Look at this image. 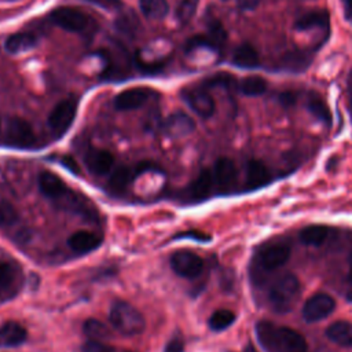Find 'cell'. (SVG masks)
<instances>
[{"mask_svg":"<svg viewBox=\"0 0 352 352\" xmlns=\"http://www.w3.org/2000/svg\"><path fill=\"white\" fill-rule=\"evenodd\" d=\"M110 322L124 336L140 334L146 327L143 315L126 301H117L111 305Z\"/></svg>","mask_w":352,"mask_h":352,"instance_id":"cell-4","label":"cell"},{"mask_svg":"<svg viewBox=\"0 0 352 352\" xmlns=\"http://www.w3.org/2000/svg\"><path fill=\"white\" fill-rule=\"evenodd\" d=\"M100 242H102V238L98 234H95L92 231H87V230H80V231L72 234L67 241L69 248L73 252L80 253V254L95 250L100 245Z\"/></svg>","mask_w":352,"mask_h":352,"instance_id":"cell-16","label":"cell"},{"mask_svg":"<svg viewBox=\"0 0 352 352\" xmlns=\"http://www.w3.org/2000/svg\"><path fill=\"white\" fill-rule=\"evenodd\" d=\"M195 128V124L191 117L184 113H173L164 122V131L168 136L180 138L191 133Z\"/></svg>","mask_w":352,"mask_h":352,"instance_id":"cell-14","label":"cell"},{"mask_svg":"<svg viewBox=\"0 0 352 352\" xmlns=\"http://www.w3.org/2000/svg\"><path fill=\"white\" fill-rule=\"evenodd\" d=\"M139 4L142 12L150 19H161L169 11L166 0H140Z\"/></svg>","mask_w":352,"mask_h":352,"instance_id":"cell-26","label":"cell"},{"mask_svg":"<svg viewBox=\"0 0 352 352\" xmlns=\"http://www.w3.org/2000/svg\"><path fill=\"white\" fill-rule=\"evenodd\" d=\"M37 45V38L29 32H19L10 34L4 41V48L10 54H21Z\"/></svg>","mask_w":352,"mask_h":352,"instance_id":"cell-18","label":"cell"},{"mask_svg":"<svg viewBox=\"0 0 352 352\" xmlns=\"http://www.w3.org/2000/svg\"><path fill=\"white\" fill-rule=\"evenodd\" d=\"M85 164L92 173L106 175L114 165V157L107 150L91 148L85 155Z\"/></svg>","mask_w":352,"mask_h":352,"instance_id":"cell-15","label":"cell"},{"mask_svg":"<svg viewBox=\"0 0 352 352\" xmlns=\"http://www.w3.org/2000/svg\"><path fill=\"white\" fill-rule=\"evenodd\" d=\"M172 270L183 278H197L204 271L202 258L190 250H177L170 256Z\"/></svg>","mask_w":352,"mask_h":352,"instance_id":"cell-6","label":"cell"},{"mask_svg":"<svg viewBox=\"0 0 352 352\" xmlns=\"http://www.w3.org/2000/svg\"><path fill=\"white\" fill-rule=\"evenodd\" d=\"M148 98V92L144 88H129L125 89L122 92H120L116 98H114V107L117 110H133L138 109L140 106H143L146 103Z\"/></svg>","mask_w":352,"mask_h":352,"instance_id":"cell-13","label":"cell"},{"mask_svg":"<svg viewBox=\"0 0 352 352\" xmlns=\"http://www.w3.org/2000/svg\"><path fill=\"white\" fill-rule=\"evenodd\" d=\"M307 109L309 110V113L312 116H315L319 121L324 122V124H330L331 121V114L330 110L327 107V104L323 102L322 98H319L318 95L311 94L307 102Z\"/></svg>","mask_w":352,"mask_h":352,"instance_id":"cell-28","label":"cell"},{"mask_svg":"<svg viewBox=\"0 0 352 352\" xmlns=\"http://www.w3.org/2000/svg\"><path fill=\"white\" fill-rule=\"evenodd\" d=\"M214 186V180H213V173L209 169H204L201 170V173L192 180L191 186H190V195L192 199L195 201H201L209 197L212 188Z\"/></svg>","mask_w":352,"mask_h":352,"instance_id":"cell-20","label":"cell"},{"mask_svg":"<svg viewBox=\"0 0 352 352\" xmlns=\"http://www.w3.org/2000/svg\"><path fill=\"white\" fill-rule=\"evenodd\" d=\"M309 62H311V58L308 52H304V51L287 52L282 58V66L290 72H302L304 69L308 67Z\"/></svg>","mask_w":352,"mask_h":352,"instance_id":"cell-25","label":"cell"},{"mask_svg":"<svg viewBox=\"0 0 352 352\" xmlns=\"http://www.w3.org/2000/svg\"><path fill=\"white\" fill-rule=\"evenodd\" d=\"M327 338L340 346H352V323L338 320L326 329Z\"/></svg>","mask_w":352,"mask_h":352,"instance_id":"cell-19","label":"cell"},{"mask_svg":"<svg viewBox=\"0 0 352 352\" xmlns=\"http://www.w3.org/2000/svg\"><path fill=\"white\" fill-rule=\"evenodd\" d=\"M300 294V282L293 274H285L274 280L268 289V304L272 311L286 314Z\"/></svg>","mask_w":352,"mask_h":352,"instance_id":"cell-3","label":"cell"},{"mask_svg":"<svg viewBox=\"0 0 352 352\" xmlns=\"http://www.w3.org/2000/svg\"><path fill=\"white\" fill-rule=\"evenodd\" d=\"M184 102L202 118H209L214 113L213 98L201 88H190L182 92Z\"/></svg>","mask_w":352,"mask_h":352,"instance_id":"cell-10","label":"cell"},{"mask_svg":"<svg viewBox=\"0 0 352 352\" xmlns=\"http://www.w3.org/2000/svg\"><path fill=\"white\" fill-rule=\"evenodd\" d=\"M77 104L73 99H65L59 102L48 116V125L56 135H63L73 124L76 117Z\"/></svg>","mask_w":352,"mask_h":352,"instance_id":"cell-7","label":"cell"},{"mask_svg":"<svg viewBox=\"0 0 352 352\" xmlns=\"http://www.w3.org/2000/svg\"><path fill=\"white\" fill-rule=\"evenodd\" d=\"M258 3H260V0H236V6L242 11L253 10L258 6Z\"/></svg>","mask_w":352,"mask_h":352,"instance_id":"cell-38","label":"cell"},{"mask_svg":"<svg viewBox=\"0 0 352 352\" xmlns=\"http://www.w3.org/2000/svg\"><path fill=\"white\" fill-rule=\"evenodd\" d=\"M198 6V0H180L176 8V16L180 22L187 23L195 14Z\"/></svg>","mask_w":352,"mask_h":352,"instance_id":"cell-32","label":"cell"},{"mask_svg":"<svg viewBox=\"0 0 352 352\" xmlns=\"http://www.w3.org/2000/svg\"><path fill=\"white\" fill-rule=\"evenodd\" d=\"M51 21L67 32H84L91 25V18L74 7H58L51 12Z\"/></svg>","mask_w":352,"mask_h":352,"instance_id":"cell-5","label":"cell"},{"mask_svg":"<svg viewBox=\"0 0 352 352\" xmlns=\"http://www.w3.org/2000/svg\"><path fill=\"white\" fill-rule=\"evenodd\" d=\"M38 188L47 198L51 199H63L69 194L65 182L48 170H44L38 175Z\"/></svg>","mask_w":352,"mask_h":352,"instance_id":"cell-12","label":"cell"},{"mask_svg":"<svg viewBox=\"0 0 352 352\" xmlns=\"http://www.w3.org/2000/svg\"><path fill=\"white\" fill-rule=\"evenodd\" d=\"M87 1L98 4V6L103 7V8H117L121 4L120 0H87Z\"/></svg>","mask_w":352,"mask_h":352,"instance_id":"cell-39","label":"cell"},{"mask_svg":"<svg viewBox=\"0 0 352 352\" xmlns=\"http://www.w3.org/2000/svg\"><path fill=\"white\" fill-rule=\"evenodd\" d=\"M165 352H184V345L183 341L179 338H173L169 341L165 346Z\"/></svg>","mask_w":352,"mask_h":352,"instance_id":"cell-37","label":"cell"},{"mask_svg":"<svg viewBox=\"0 0 352 352\" xmlns=\"http://www.w3.org/2000/svg\"><path fill=\"white\" fill-rule=\"evenodd\" d=\"M348 282H349V293H348V298L352 300V254H351V268H349V275H348Z\"/></svg>","mask_w":352,"mask_h":352,"instance_id":"cell-43","label":"cell"},{"mask_svg":"<svg viewBox=\"0 0 352 352\" xmlns=\"http://www.w3.org/2000/svg\"><path fill=\"white\" fill-rule=\"evenodd\" d=\"M81 352H117V351L113 346L99 340H89L81 345Z\"/></svg>","mask_w":352,"mask_h":352,"instance_id":"cell-36","label":"cell"},{"mask_svg":"<svg viewBox=\"0 0 352 352\" xmlns=\"http://www.w3.org/2000/svg\"><path fill=\"white\" fill-rule=\"evenodd\" d=\"M271 179L267 166L257 160H250L246 165V186L248 188H258L267 184Z\"/></svg>","mask_w":352,"mask_h":352,"instance_id":"cell-17","label":"cell"},{"mask_svg":"<svg viewBox=\"0 0 352 352\" xmlns=\"http://www.w3.org/2000/svg\"><path fill=\"white\" fill-rule=\"evenodd\" d=\"M16 219V210L8 202H0V227L14 223Z\"/></svg>","mask_w":352,"mask_h":352,"instance_id":"cell-35","label":"cell"},{"mask_svg":"<svg viewBox=\"0 0 352 352\" xmlns=\"http://www.w3.org/2000/svg\"><path fill=\"white\" fill-rule=\"evenodd\" d=\"M84 331L91 340H99L102 341L103 338H107L110 336L109 329L104 326L103 322L98 319H88L84 323Z\"/></svg>","mask_w":352,"mask_h":352,"instance_id":"cell-31","label":"cell"},{"mask_svg":"<svg viewBox=\"0 0 352 352\" xmlns=\"http://www.w3.org/2000/svg\"><path fill=\"white\" fill-rule=\"evenodd\" d=\"M135 172L126 165L117 166L110 176V186L116 190H124L133 179Z\"/></svg>","mask_w":352,"mask_h":352,"instance_id":"cell-29","label":"cell"},{"mask_svg":"<svg viewBox=\"0 0 352 352\" xmlns=\"http://www.w3.org/2000/svg\"><path fill=\"white\" fill-rule=\"evenodd\" d=\"M62 162H63V165H65L67 169H70L73 173H78V166H77V164H76V161H74L73 158H70V157H63V158H62Z\"/></svg>","mask_w":352,"mask_h":352,"instance_id":"cell-42","label":"cell"},{"mask_svg":"<svg viewBox=\"0 0 352 352\" xmlns=\"http://www.w3.org/2000/svg\"><path fill=\"white\" fill-rule=\"evenodd\" d=\"M239 89L243 95L258 96L267 91V81L260 76H248L239 82Z\"/></svg>","mask_w":352,"mask_h":352,"instance_id":"cell-27","label":"cell"},{"mask_svg":"<svg viewBox=\"0 0 352 352\" xmlns=\"http://www.w3.org/2000/svg\"><path fill=\"white\" fill-rule=\"evenodd\" d=\"M214 186L221 192H228L235 187L236 183V166L230 158H219L213 168Z\"/></svg>","mask_w":352,"mask_h":352,"instance_id":"cell-11","label":"cell"},{"mask_svg":"<svg viewBox=\"0 0 352 352\" xmlns=\"http://www.w3.org/2000/svg\"><path fill=\"white\" fill-rule=\"evenodd\" d=\"M15 270L8 263H0V292L6 290L14 282Z\"/></svg>","mask_w":352,"mask_h":352,"instance_id":"cell-34","label":"cell"},{"mask_svg":"<svg viewBox=\"0 0 352 352\" xmlns=\"http://www.w3.org/2000/svg\"><path fill=\"white\" fill-rule=\"evenodd\" d=\"M257 338L270 352H307L305 338L289 327H276L270 322H260L256 327Z\"/></svg>","mask_w":352,"mask_h":352,"instance_id":"cell-1","label":"cell"},{"mask_svg":"<svg viewBox=\"0 0 352 352\" xmlns=\"http://www.w3.org/2000/svg\"><path fill=\"white\" fill-rule=\"evenodd\" d=\"M290 256V248L286 243L275 242L261 248L257 254L253 257L252 265V279L253 282L258 283L263 280L267 272H271L279 267H282Z\"/></svg>","mask_w":352,"mask_h":352,"instance_id":"cell-2","label":"cell"},{"mask_svg":"<svg viewBox=\"0 0 352 352\" xmlns=\"http://www.w3.org/2000/svg\"><path fill=\"white\" fill-rule=\"evenodd\" d=\"M336 308V301L326 293H318L309 297L302 308V318L305 322L314 323L327 318Z\"/></svg>","mask_w":352,"mask_h":352,"instance_id":"cell-8","label":"cell"},{"mask_svg":"<svg viewBox=\"0 0 352 352\" xmlns=\"http://www.w3.org/2000/svg\"><path fill=\"white\" fill-rule=\"evenodd\" d=\"M329 235V228L326 226H308L305 228H302L298 234L300 241L304 245H309V246H320Z\"/></svg>","mask_w":352,"mask_h":352,"instance_id":"cell-23","label":"cell"},{"mask_svg":"<svg viewBox=\"0 0 352 352\" xmlns=\"http://www.w3.org/2000/svg\"><path fill=\"white\" fill-rule=\"evenodd\" d=\"M279 100L283 106H290L296 102V95L292 94V92H283V94H280Z\"/></svg>","mask_w":352,"mask_h":352,"instance_id":"cell-40","label":"cell"},{"mask_svg":"<svg viewBox=\"0 0 352 352\" xmlns=\"http://www.w3.org/2000/svg\"><path fill=\"white\" fill-rule=\"evenodd\" d=\"M28 337V333L22 324L18 322L8 320L1 324L0 327V340L3 344L10 346L21 345Z\"/></svg>","mask_w":352,"mask_h":352,"instance_id":"cell-21","label":"cell"},{"mask_svg":"<svg viewBox=\"0 0 352 352\" xmlns=\"http://www.w3.org/2000/svg\"><path fill=\"white\" fill-rule=\"evenodd\" d=\"M209 40L212 41L213 47H219V45H223V43L226 41V30L224 28L221 26V23L219 21H213L209 26Z\"/></svg>","mask_w":352,"mask_h":352,"instance_id":"cell-33","label":"cell"},{"mask_svg":"<svg viewBox=\"0 0 352 352\" xmlns=\"http://www.w3.org/2000/svg\"><path fill=\"white\" fill-rule=\"evenodd\" d=\"M232 63L238 67L253 69L258 66V54L253 45L243 43L241 44L232 55Z\"/></svg>","mask_w":352,"mask_h":352,"instance_id":"cell-22","label":"cell"},{"mask_svg":"<svg viewBox=\"0 0 352 352\" xmlns=\"http://www.w3.org/2000/svg\"><path fill=\"white\" fill-rule=\"evenodd\" d=\"M329 14L326 11H314L302 15L296 21L297 30H308L312 28H327Z\"/></svg>","mask_w":352,"mask_h":352,"instance_id":"cell-24","label":"cell"},{"mask_svg":"<svg viewBox=\"0 0 352 352\" xmlns=\"http://www.w3.org/2000/svg\"><path fill=\"white\" fill-rule=\"evenodd\" d=\"M6 139L11 146L30 147L34 143V132L26 120L12 117L7 122Z\"/></svg>","mask_w":352,"mask_h":352,"instance_id":"cell-9","label":"cell"},{"mask_svg":"<svg viewBox=\"0 0 352 352\" xmlns=\"http://www.w3.org/2000/svg\"><path fill=\"white\" fill-rule=\"evenodd\" d=\"M235 320V314L230 309H217L209 318V327L214 331L224 330L230 327Z\"/></svg>","mask_w":352,"mask_h":352,"instance_id":"cell-30","label":"cell"},{"mask_svg":"<svg viewBox=\"0 0 352 352\" xmlns=\"http://www.w3.org/2000/svg\"><path fill=\"white\" fill-rule=\"evenodd\" d=\"M341 3H342L345 18L349 22H352V0H341Z\"/></svg>","mask_w":352,"mask_h":352,"instance_id":"cell-41","label":"cell"}]
</instances>
